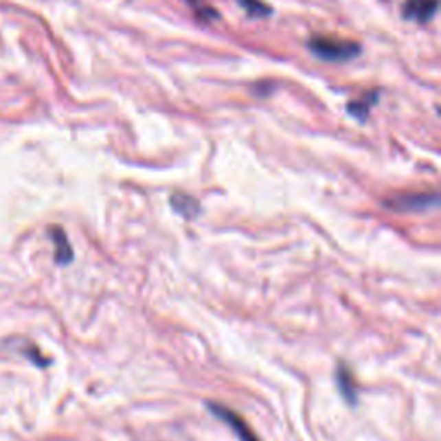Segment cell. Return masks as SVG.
<instances>
[{"label":"cell","mask_w":441,"mask_h":441,"mask_svg":"<svg viewBox=\"0 0 441 441\" xmlns=\"http://www.w3.org/2000/svg\"><path fill=\"white\" fill-rule=\"evenodd\" d=\"M307 47L317 59L326 63H345L355 59L362 52L361 43L335 36H312Z\"/></svg>","instance_id":"obj_1"},{"label":"cell","mask_w":441,"mask_h":441,"mask_svg":"<svg viewBox=\"0 0 441 441\" xmlns=\"http://www.w3.org/2000/svg\"><path fill=\"white\" fill-rule=\"evenodd\" d=\"M438 202H440L438 193H405L385 200V205L396 212H419L436 207Z\"/></svg>","instance_id":"obj_2"},{"label":"cell","mask_w":441,"mask_h":441,"mask_svg":"<svg viewBox=\"0 0 441 441\" xmlns=\"http://www.w3.org/2000/svg\"><path fill=\"white\" fill-rule=\"evenodd\" d=\"M205 405L209 407V410L217 417V419H220L223 422H226L233 431H235V434L238 436L240 441H259L256 438V434L252 433V429L247 426L245 420H243L238 414H235L233 410H229L228 407L219 405V403L207 402Z\"/></svg>","instance_id":"obj_3"},{"label":"cell","mask_w":441,"mask_h":441,"mask_svg":"<svg viewBox=\"0 0 441 441\" xmlns=\"http://www.w3.org/2000/svg\"><path fill=\"white\" fill-rule=\"evenodd\" d=\"M438 0H407L403 4V18L417 23H427L438 12Z\"/></svg>","instance_id":"obj_4"},{"label":"cell","mask_w":441,"mask_h":441,"mask_svg":"<svg viewBox=\"0 0 441 441\" xmlns=\"http://www.w3.org/2000/svg\"><path fill=\"white\" fill-rule=\"evenodd\" d=\"M337 383L343 400H347L350 405H355V402H357V385H355L354 374H352L347 364H340V368H338Z\"/></svg>","instance_id":"obj_5"},{"label":"cell","mask_w":441,"mask_h":441,"mask_svg":"<svg viewBox=\"0 0 441 441\" xmlns=\"http://www.w3.org/2000/svg\"><path fill=\"white\" fill-rule=\"evenodd\" d=\"M50 236H52L54 245H56V262L60 264V266L69 264L73 260V249H71L69 240H67L64 229H60L59 226H52Z\"/></svg>","instance_id":"obj_6"},{"label":"cell","mask_w":441,"mask_h":441,"mask_svg":"<svg viewBox=\"0 0 441 441\" xmlns=\"http://www.w3.org/2000/svg\"><path fill=\"white\" fill-rule=\"evenodd\" d=\"M379 98V91L374 90V91H368V93L364 95V97L357 98V100L350 102L348 104V114L350 116H354L355 120L362 121V123H365V120H368L369 113H371L372 105L378 102Z\"/></svg>","instance_id":"obj_7"},{"label":"cell","mask_w":441,"mask_h":441,"mask_svg":"<svg viewBox=\"0 0 441 441\" xmlns=\"http://www.w3.org/2000/svg\"><path fill=\"white\" fill-rule=\"evenodd\" d=\"M171 205L176 212L181 214V216L186 217V219L195 217L200 210L199 202H196L193 196L186 195V193H174V195L171 196Z\"/></svg>","instance_id":"obj_8"},{"label":"cell","mask_w":441,"mask_h":441,"mask_svg":"<svg viewBox=\"0 0 441 441\" xmlns=\"http://www.w3.org/2000/svg\"><path fill=\"white\" fill-rule=\"evenodd\" d=\"M238 2L250 18H267L273 14V9L264 4L262 0H238Z\"/></svg>","instance_id":"obj_9"},{"label":"cell","mask_w":441,"mask_h":441,"mask_svg":"<svg viewBox=\"0 0 441 441\" xmlns=\"http://www.w3.org/2000/svg\"><path fill=\"white\" fill-rule=\"evenodd\" d=\"M185 2H188L192 8H195L196 14L200 16V18H203L205 21H214V19H219V12L216 11V9L212 8H200L199 0H185Z\"/></svg>","instance_id":"obj_10"}]
</instances>
